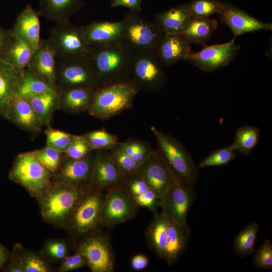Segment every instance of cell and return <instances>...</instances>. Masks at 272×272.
<instances>
[{
    "mask_svg": "<svg viewBox=\"0 0 272 272\" xmlns=\"http://www.w3.org/2000/svg\"><path fill=\"white\" fill-rule=\"evenodd\" d=\"M168 219L162 212L154 214V218L147 230V238L150 245L156 253L164 259L167 242Z\"/></svg>",
    "mask_w": 272,
    "mask_h": 272,
    "instance_id": "33",
    "label": "cell"
},
{
    "mask_svg": "<svg viewBox=\"0 0 272 272\" xmlns=\"http://www.w3.org/2000/svg\"><path fill=\"white\" fill-rule=\"evenodd\" d=\"M190 43L181 34H164L155 53L165 67L185 60L191 53Z\"/></svg>",
    "mask_w": 272,
    "mask_h": 272,
    "instance_id": "21",
    "label": "cell"
},
{
    "mask_svg": "<svg viewBox=\"0 0 272 272\" xmlns=\"http://www.w3.org/2000/svg\"><path fill=\"white\" fill-rule=\"evenodd\" d=\"M109 152L114 163L123 177L136 172L140 164L134 161L118 144L109 150Z\"/></svg>",
    "mask_w": 272,
    "mask_h": 272,
    "instance_id": "42",
    "label": "cell"
},
{
    "mask_svg": "<svg viewBox=\"0 0 272 272\" xmlns=\"http://www.w3.org/2000/svg\"><path fill=\"white\" fill-rule=\"evenodd\" d=\"M132 198L135 205L148 208L154 214L156 213L158 207L161 205L159 197L151 188L141 194L132 197Z\"/></svg>",
    "mask_w": 272,
    "mask_h": 272,
    "instance_id": "48",
    "label": "cell"
},
{
    "mask_svg": "<svg viewBox=\"0 0 272 272\" xmlns=\"http://www.w3.org/2000/svg\"><path fill=\"white\" fill-rule=\"evenodd\" d=\"M40 23L39 14L30 5H26L10 30L12 36L25 41L35 50L39 46Z\"/></svg>",
    "mask_w": 272,
    "mask_h": 272,
    "instance_id": "20",
    "label": "cell"
},
{
    "mask_svg": "<svg viewBox=\"0 0 272 272\" xmlns=\"http://www.w3.org/2000/svg\"><path fill=\"white\" fill-rule=\"evenodd\" d=\"M48 40L57 58H88L91 46L83 33L81 27L69 22L57 23L49 33Z\"/></svg>",
    "mask_w": 272,
    "mask_h": 272,
    "instance_id": "9",
    "label": "cell"
},
{
    "mask_svg": "<svg viewBox=\"0 0 272 272\" xmlns=\"http://www.w3.org/2000/svg\"><path fill=\"white\" fill-rule=\"evenodd\" d=\"M135 173L156 193L161 201L175 175L159 151H154L141 162Z\"/></svg>",
    "mask_w": 272,
    "mask_h": 272,
    "instance_id": "12",
    "label": "cell"
},
{
    "mask_svg": "<svg viewBox=\"0 0 272 272\" xmlns=\"http://www.w3.org/2000/svg\"><path fill=\"white\" fill-rule=\"evenodd\" d=\"M141 2L142 0H112L111 6L113 8L123 7L130 11L140 13L142 10Z\"/></svg>",
    "mask_w": 272,
    "mask_h": 272,
    "instance_id": "51",
    "label": "cell"
},
{
    "mask_svg": "<svg viewBox=\"0 0 272 272\" xmlns=\"http://www.w3.org/2000/svg\"><path fill=\"white\" fill-rule=\"evenodd\" d=\"M156 138L159 152L173 172L180 178L194 186L198 178V167L187 150L172 136L150 127Z\"/></svg>",
    "mask_w": 272,
    "mask_h": 272,
    "instance_id": "7",
    "label": "cell"
},
{
    "mask_svg": "<svg viewBox=\"0 0 272 272\" xmlns=\"http://www.w3.org/2000/svg\"><path fill=\"white\" fill-rule=\"evenodd\" d=\"M27 67L56 87L57 57L48 39L40 40Z\"/></svg>",
    "mask_w": 272,
    "mask_h": 272,
    "instance_id": "18",
    "label": "cell"
},
{
    "mask_svg": "<svg viewBox=\"0 0 272 272\" xmlns=\"http://www.w3.org/2000/svg\"><path fill=\"white\" fill-rule=\"evenodd\" d=\"M149 264L148 257L144 254H137L131 260V268L135 270L144 269Z\"/></svg>",
    "mask_w": 272,
    "mask_h": 272,
    "instance_id": "53",
    "label": "cell"
},
{
    "mask_svg": "<svg viewBox=\"0 0 272 272\" xmlns=\"http://www.w3.org/2000/svg\"><path fill=\"white\" fill-rule=\"evenodd\" d=\"M191 17L187 4L156 14L153 20L164 34H180Z\"/></svg>",
    "mask_w": 272,
    "mask_h": 272,
    "instance_id": "27",
    "label": "cell"
},
{
    "mask_svg": "<svg viewBox=\"0 0 272 272\" xmlns=\"http://www.w3.org/2000/svg\"><path fill=\"white\" fill-rule=\"evenodd\" d=\"M3 272H25V269L16 251L12 249L10 256L2 268Z\"/></svg>",
    "mask_w": 272,
    "mask_h": 272,
    "instance_id": "50",
    "label": "cell"
},
{
    "mask_svg": "<svg viewBox=\"0 0 272 272\" xmlns=\"http://www.w3.org/2000/svg\"><path fill=\"white\" fill-rule=\"evenodd\" d=\"M97 87H74L59 90L58 109L72 114L88 111Z\"/></svg>",
    "mask_w": 272,
    "mask_h": 272,
    "instance_id": "24",
    "label": "cell"
},
{
    "mask_svg": "<svg viewBox=\"0 0 272 272\" xmlns=\"http://www.w3.org/2000/svg\"><path fill=\"white\" fill-rule=\"evenodd\" d=\"M165 66L155 52L144 51L133 53L130 82L140 91L160 90L166 81Z\"/></svg>",
    "mask_w": 272,
    "mask_h": 272,
    "instance_id": "8",
    "label": "cell"
},
{
    "mask_svg": "<svg viewBox=\"0 0 272 272\" xmlns=\"http://www.w3.org/2000/svg\"><path fill=\"white\" fill-rule=\"evenodd\" d=\"M260 131L254 126L244 125L236 131L233 142L230 146L244 155H248L259 142Z\"/></svg>",
    "mask_w": 272,
    "mask_h": 272,
    "instance_id": "36",
    "label": "cell"
},
{
    "mask_svg": "<svg viewBox=\"0 0 272 272\" xmlns=\"http://www.w3.org/2000/svg\"><path fill=\"white\" fill-rule=\"evenodd\" d=\"M14 249L19 255L25 272H51L53 268L41 252L25 247L20 243L13 245Z\"/></svg>",
    "mask_w": 272,
    "mask_h": 272,
    "instance_id": "34",
    "label": "cell"
},
{
    "mask_svg": "<svg viewBox=\"0 0 272 272\" xmlns=\"http://www.w3.org/2000/svg\"><path fill=\"white\" fill-rule=\"evenodd\" d=\"M122 182L132 197L141 194L150 188L147 183L136 173L123 177Z\"/></svg>",
    "mask_w": 272,
    "mask_h": 272,
    "instance_id": "47",
    "label": "cell"
},
{
    "mask_svg": "<svg viewBox=\"0 0 272 272\" xmlns=\"http://www.w3.org/2000/svg\"><path fill=\"white\" fill-rule=\"evenodd\" d=\"M253 264L258 269H272V244L265 239L260 247L254 253Z\"/></svg>",
    "mask_w": 272,
    "mask_h": 272,
    "instance_id": "45",
    "label": "cell"
},
{
    "mask_svg": "<svg viewBox=\"0 0 272 272\" xmlns=\"http://www.w3.org/2000/svg\"><path fill=\"white\" fill-rule=\"evenodd\" d=\"M259 229V224L252 222L237 235L234 240L233 248L237 256L244 258L254 252Z\"/></svg>",
    "mask_w": 272,
    "mask_h": 272,
    "instance_id": "35",
    "label": "cell"
},
{
    "mask_svg": "<svg viewBox=\"0 0 272 272\" xmlns=\"http://www.w3.org/2000/svg\"><path fill=\"white\" fill-rule=\"evenodd\" d=\"M19 77L20 73L0 57V115L6 119L11 102L16 94Z\"/></svg>",
    "mask_w": 272,
    "mask_h": 272,
    "instance_id": "28",
    "label": "cell"
},
{
    "mask_svg": "<svg viewBox=\"0 0 272 272\" xmlns=\"http://www.w3.org/2000/svg\"><path fill=\"white\" fill-rule=\"evenodd\" d=\"M123 178L108 150H96L93 174L88 188L102 191L121 183Z\"/></svg>",
    "mask_w": 272,
    "mask_h": 272,
    "instance_id": "17",
    "label": "cell"
},
{
    "mask_svg": "<svg viewBox=\"0 0 272 272\" xmlns=\"http://www.w3.org/2000/svg\"><path fill=\"white\" fill-rule=\"evenodd\" d=\"M7 120L31 133L40 132L43 126L27 99L18 94L11 102Z\"/></svg>",
    "mask_w": 272,
    "mask_h": 272,
    "instance_id": "22",
    "label": "cell"
},
{
    "mask_svg": "<svg viewBox=\"0 0 272 272\" xmlns=\"http://www.w3.org/2000/svg\"><path fill=\"white\" fill-rule=\"evenodd\" d=\"M88 265L86 258L81 254L67 255L61 262L58 268L60 272H67Z\"/></svg>",
    "mask_w": 272,
    "mask_h": 272,
    "instance_id": "49",
    "label": "cell"
},
{
    "mask_svg": "<svg viewBox=\"0 0 272 272\" xmlns=\"http://www.w3.org/2000/svg\"><path fill=\"white\" fill-rule=\"evenodd\" d=\"M133 52L120 41L92 46L88 60L98 86L130 82Z\"/></svg>",
    "mask_w": 272,
    "mask_h": 272,
    "instance_id": "1",
    "label": "cell"
},
{
    "mask_svg": "<svg viewBox=\"0 0 272 272\" xmlns=\"http://www.w3.org/2000/svg\"><path fill=\"white\" fill-rule=\"evenodd\" d=\"M77 252L87 259L92 272H112L114 260L109 242L107 238L96 234H89L82 239Z\"/></svg>",
    "mask_w": 272,
    "mask_h": 272,
    "instance_id": "15",
    "label": "cell"
},
{
    "mask_svg": "<svg viewBox=\"0 0 272 272\" xmlns=\"http://www.w3.org/2000/svg\"><path fill=\"white\" fill-rule=\"evenodd\" d=\"M104 197L101 191L87 188L79 200L65 228L74 241L92 234L101 222Z\"/></svg>",
    "mask_w": 272,
    "mask_h": 272,
    "instance_id": "6",
    "label": "cell"
},
{
    "mask_svg": "<svg viewBox=\"0 0 272 272\" xmlns=\"http://www.w3.org/2000/svg\"><path fill=\"white\" fill-rule=\"evenodd\" d=\"M58 91L74 87H99L88 58H57Z\"/></svg>",
    "mask_w": 272,
    "mask_h": 272,
    "instance_id": "10",
    "label": "cell"
},
{
    "mask_svg": "<svg viewBox=\"0 0 272 272\" xmlns=\"http://www.w3.org/2000/svg\"><path fill=\"white\" fill-rule=\"evenodd\" d=\"M83 135L94 150H109L119 143L116 135L104 129L91 131Z\"/></svg>",
    "mask_w": 272,
    "mask_h": 272,
    "instance_id": "38",
    "label": "cell"
},
{
    "mask_svg": "<svg viewBox=\"0 0 272 272\" xmlns=\"http://www.w3.org/2000/svg\"><path fill=\"white\" fill-rule=\"evenodd\" d=\"M69 242L64 239L47 240L40 250L45 258L51 263H61L69 255Z\"/></svg>",
    "mask_w": 272,
    "mask_h": 272,
    "instance_id": "37",
    "label": "cell"
},
{
    "mask_svg": "<svg viewBox=\"0 0 272 272\" xmlns=\"http://www.w3.org/2000/svg\"><path fill=\"white\" fill-rule=\"evenodd\" d=\"M195 198L194 186L175 174L171 185L161 201L162 212L171 220L180 224L186 223L188 213Z\"/></svg>",
    "mask_w": 272,
    "mask_h": 272,
    "instance_id": "11",
    "label": "cell"
},
{
    "mask_svg": "<svg viewBox=\"0 0 272 272\" xmlns=\"http://www.w3.org/2000/svg\"><path fill=\"white\" fill-rule=\"evenodd\" d=\"M13 39L10 30H7L0 26V57L8 48Z\"/></svg>",
    "mask_w": 272,
    "mask_h": 272,
    "instance_id": "52",
    "label": "cell"
},
{
    "mask_svg": "<svg viewBox=\"0 0 272 272\" xmlns=\"http://www.w3.org/2000/svg\"><path fill=\"white\" fill-rule=\"evenodd\" d=\"M122 21L93 22L81 26L85 38L91 46L103 45L119 40Z\"/></svg>",
    "mask_w": 272,
    "mask_h": 272,
    "instance_id": "25",
    "label": "cell"
},
{
    "mask_svg": "<svg viewBox=\"0 0 272 272\" xmlns=\"http://www.w3.org/2000/svg\"><path fill=\"white\" fill-rule=\"evenodd\" d=\"M235 158V151L230 145L210 153L199 163L198 168L227 165Z\"/></svg>",
    "mask_w": 272,
    "mask_h": 272,
    "instance_id": "41",
    "label": "cell"
},
{
    "mask_svg": "<svg viewBox=\"0 0 272 272\" xmlns=\"http://www.w3.org/2000/svg\"><path fill=\"white\" fill-rule=\"evenodd\" d=\"M217 27L215 19L192 17L180 34L190 43L205 44Z\"/></svg>",
    "mask_w": 272,
    "mask_h": 272,
    "instance_id": "30",
    "label": "cell"
},
{
    "mask_svg": "<svg viewBox=\"0 0 272 272\" xmlns=\"http://www.w3.org/2000/svg\"><path fill=\"white\" fill-rule=\"evenodd\" d=\"M122 150L135 162L140 164L154 151L144 143L136 140H128L118 144Z\"/></svg>",
    "mask_w": 272,
    "mask_h": 272,
    "instance_id": "44",
    "label": "cell"
},
{
    "mask_svg": "<svg viewBox=\"0 0 272 272\" xmlns=\"http://www.w3.org/2000/svg\"><path fill=\"white\" fill-rule=\"evenodd\" d=\"M190 232L187 222L180 224L168 219L167 242L164 259L168 265L176 263L185 252Z\"/></svg>",
    "mask_w": 272,
    "mask_h": 272,
    "instance_id": "23",
    "label": "cell"
},
{
    "mask_svg": "<svg viewBox=\"0 0 272 272\" xmlns=\"http://www.w3.org/2000/svg\"><path fill=\"white\" fill-rule=\"evenodd\" d=\"M96 151L80 159L62 156L54 180L76 187L88 188L93 174Z\"/></svg>",
    "mask_w": 272,
    "mask_h": 272,
    "instance_id": "16",
    "label": "cell"
},
{
    "mask_svg": "<svg viewBox=\"0 0 272 272\" xmlns=\"http://www.w3.org/2000/svg\"><path fill=\"white\" fill-rule=\"evenodd\" d=\"M46 127L44 130L46 138V146L64 154L76 135L54 129L50 126Z\"/></svg>",
    "mask_w": 272,
    "mask_h": 272,
    "instance_id": "39",
    "label": "cell"
},
{
    "mask_svg": "<svg viewBox=\"0 0 272 272\" xmlns=\"http://www.w3.org/2000/svg\"><path fill=\"white\" fill-rule=\"evenodd\" d=\"M43 126H50L53 113L59 107V92L55 91L25 97Z\"/></svg>",
    "mask_w": 272,
    "mask_h": 272,
    "instance_id": "29",
    "label": "cell"
},
{
    "mask_svg": "<svg viewBox=\"0 0 272 272\" xmlns=\"http://www.w3.org/2000/svg\"><path fill=\"white\" fill-rule=\"evenodd\" d=\"M54 174L46 168L31 151L19 154L9 172V178L36 198L47 190L54 181Z\"/></svg>",
    "mask_w": 272,
    "mask_h": 272,
    "instance_id": "4",
    "label": "cell"
},
{
    "mask_svg": "<svg viewBox=\"0 0 272 272\" xmlns=\"http://www.w3.org/2000/svg\"><path fill=\"white\" fill-rule=\"evenodd\" d=\"M39 15L56 24L70 21L84 5L83 0H39Z\"/></svg>",
    "mask_w": 272,
    "mask_h": 272,
    "instance_id": "26",
    "label": "cell"
},
{
    "mask_svg": "<svg viewBox=\"0 0 272 272\" xmlns=\"http://www.w3.org/2000/svg\"><path fill=\"white\" fill-rule=\"evenodd\" d=\"M122 21L119 41L133 53L156 51L164 33L154 20H149L140 13L129 11Z\"/></svg>",
    "mask_w": 272,
    "mask_h": 272,
    "instance_id": "5",
    "label": "cell"
},
{
    "mask_svg": "<svg viewBox=\"0 0 272 272\" xmlns=\"http://www.w3.org/2000/svg\"><path fill=\"white\" fill-rule=\"evenodd\" d=\"M240 49L234 38L224 44L206 45L199 52L190 53L185 60L201 71L212 72L228 65Z\"/></svg>",
    "mask_w": 272,
    "mask_h": 272,
    "instance_id": "14",
    "label": "cell"
},
{
    "mask_svg": "<svg viewBox=\"0 0 272 272\" xmlns=\"http://www.w3.org/2000/svg\"><path fill=\"white\" fill-rule=\"evenodd\" d=\"M31 152L34 156L49 171L53 174L57 172L62 154L47 146Z\"/></svg>",
    "mask_w": 272,
    "mask_h": 272,
    "instance_id": "43",
    "label": "cell"
},
{
    "mask_svg": "<svg viewBox=\"0 0 272 272\" xmlns=\"http://www.w3.org/2000/svg\"><path fill=\"white\" fill-rule=\"evenodd\" d=\"M87 188L54 180L51 186L36 198L44 221L55 227L65 228L71 213Z\"/></svg>",
    "mask_w": 272,
    "mask_h": 272,
    "instance_id": "2",
    "label": "cell"
},
{
    "mask_svg": "<svg viewBox=\"0 0 272 272\" xmlns=\"http://www.w3.org/2000/svg\"><path fill=\"white\" fill-rule=\"evenodd\" d=\"M188 5L193 17H209L216 13L221 14L226 6L215 0H193Z\"/></svg>",
    "mask_w": 272,
    "mask_h": 272,
    "instance_id": "40",
    "label": "cell"
},
{
    "mask_svg": "<svg viewBox=\"0 0 272 272\" xmlns=\"http://www.w3.org/2000/svg\"><path fill=\"white\" fill-rule=\"evenodd\" d=\"M136 213V205L122 183L108 189L104 197L101 222L112 226L125 222Z\"/></svg>",
    "mask_w": 272,
    "mask_h": 272,
    "instance_id": "13",
    "label": "cell"
},
{
    "mask_svg": "<svg viewBox=\"0 0 272 272\" xmlns=\"http://www.w3.org/2000/svg\"><path fill=\"white\" fill-rule=\"evenodd\" d=\"M221 15L223 22L230 28L235 37L247 33L272 30L271 23L259 21L232 6L226 5Z\"/></svg>",
    "mask_w": 272,
    "mask_h": 272,
    "instance_id": "19",
    "label": "cell"
},
{
    "mask_svg": "<svg viewBox=\"0 0 272 272\" xmlns=\"http://www.w3.org/2000/svg\"><path fill=\"white\" fill-rule=\"evenodd\" d=\"M139 90L131 82L99 86L88 110L89 114L106 120L132 107Z\"/></svg>",
    "mask_w": 272,
    "mask_h": 272,
    "instance_id": "3",
    "label": "cell"
},
{
    "mask_svg": "<svg viewBox=\"0 0 272 272\" xmlns=\"http://www.w3.org/2000/svg\"><path fill=\"white\" fill-rule=\"evenodd\" d=\"M94 150L83 135H76L66 152L62 154L72 159L83 158Z\"/></svg>",
    "mask_w": 272,
    "mask_h": 272,
    "instance_id": "46",
    "label": "cell"
},
{
    "mask_svg": "<svg viewBox=\"0 0 272 272\" xmlns=\"http://www.w3.org/2000/svg\"><path fill=\"white\" fill-rule=\"evenodd\" d=\"M35 51L28 43L13 37L1 58L20 73L28 66Z\"/></svg>",
    "mask_w": 272,
    "mask_h": 272,
    "instance_id": "31",
    "label": "cell"
},
{
    "mask_svg": "<svg viewBox=\"0 0 272 272\" xmlns=\"http://www.w3.org/2000/svg\"><path fill=\"white\" fill-rule=\"evenodd\" d=\"M11 252L3 244L0 243V270H2L7 262Z\"/></svg>",
    "mask_w": 272,
    "mask_h": 272,
    "instance_id": "54",
    "label": "cell"
},
{
    "mask_svg": "<svg viewBox=\"0 0 272 272\" xmlns=\"http://www.w3.org/2000/svg\"><path fill=\"white\" fill-rule=\"evenodd\" d=\"M58 91L57 88L48 83L29 68L20 73L16 94L24 97L41 93Z\"/></svg>",
    "mask_w": 272,
    "mask_h": 272,
    "instance_id": "32",
    "label": "cell"
}]
</instances>
